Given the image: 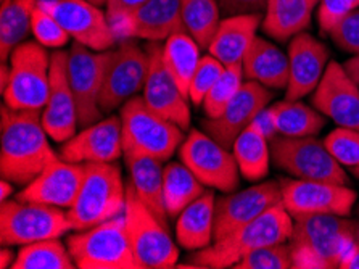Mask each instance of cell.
Returning <instances> with one entry per match:
<instances>
[{
  "label": "cell",
  "mask_w": 359,
  "mask_h": 269,
  "mask_svg": "<svg viewBox=\"0 0 359 269\" xmlns=\"http://www.w3.org/2000/svg\"><path fill=\"white\" fill-rule=\"evenodd\" d=\"M147 0H108L107 15L113 26L121 23L124 18L133 15L135 10H139Z\"/></svg>",
  "instance_id": "cell-45"
},
{
  "label": "cell",
  "mask_w": 359,
  "mask_h": 269,
  "mask_svg": "<svg viewBox=\"0 0 359 269\" xmlns=\"http://www.w3.org/2000/svg\"><path fill=\"white\" fill-rule=\"evenodd\" d=\"M292 230L293 218L285 210V206L279 203L226 237L215 240L210 247L197 250L189 256V263L192 268H233L242 258L255 250L288 242Z\"/></svg>",
  "instance_id": "cell-3"
},
{
  "label": "cell",
  "mask_w": 359,
  "mask_h": 269,
  "mask_svg": "<svg viewBox=\"0 0 359 269\" xmlns=\"http://www.w3.org/2000/svg\"><path fill=\"white\" fill-rule=\"evenodd\" d=\"M86 2H89L92 5H97V7H107L108 0H86Z\"/></svg>",
  "instance_id": "cell-52"
},
{
  "label": "cell",
  "mask_w": 359,
  "mask_h": 269,
  "mask_svg": "<svg viewBox=\"0 0 359 269\" xmlns=\"http://www.w3.org/2000/svg\"><path fill=\"white\" fill-rule=\"evenodd\" d=\"M359 235V226L346 216L314 215L293 219L290 247L295 269L340 268Z\"/></svg>",
  "instance_id": "cell-2"
},
{
  "label": "cell",
  "mask_w": 359,
  "mask_h": 269,
  "mask_svg": "<svg viewBox=\"0 0 359 269\" xmlns=\"http://www.w3.org/2000/svg\"><path fill=\"white\" fill-rule=\"evenodd\" d=\"M329 34L341 52L359 55V8L344 16L332 27Z\"/></svg>",
  "instance_id": "cell-42"
},
{
  "label": "cell",
  "mask_w": 359,
  "mask_h": 269,
  "mask_svg": "<svg viewBox=\"0 0 359 269\" xmlns=\"http://www.w3.org/2000/svg\"><path fill=\"white\" fill-rule=\"evenodd\" d=\"M123 155L137 153L168 162L182 144L184 134L177 124L168 122L135 96L121 107Z\"/></svg>",
  "instance_id": "cell-5"
},
{
  "label": "cell",
  "mask_w": 359,
  "mask_h": 269,
  "mask_svg": "<svg viewBox=\"0 0 359 269\" xmlns=\"http://www.w3.org/2000/svg\"><path fill=\"white\" fill-rule=\"evenodd\" d=\"M124 160L128 163L130 181L135 194L142 200L155 216L168 226V211L163 197V162L156 158L137 155V153H124Z\"/></svg>",
  "instance_id": "cell-29"
},
{
  "label": "cell",
  "mask_w": 359,
  "mask_h": 269,
  "mask_svg": "<svg viewBox=\"0 0 359 269\" xmlns=\"http://www.w3.org/2000/svg\"><path fill=\"white\" fill-rule=\"evenodd\" d=\"M86 164L72 163L60 155L47 164L16 199L21 202L42 203L57 208H69L83 185Z\"/></svg>",
  "instance_id": "cell-21"
},
{
  "label": "cell",
  "mask_w": 359,
  "mask_h": 269,
  "mask_svg": "<svg viewBox=\"0 0 359 269\" xmlns=\"http://www.w3.org/2000/svg\"><path fill=\"white\" fill-rule=\"evenodd\" d=\"M76 263L58 239L21 245L12 269H74Z\"/></svg>",
  "instance_id": "cell-35"
},
{
  "label": "cell",
  "mask_w": 359,
  "mask_h": 269,
  "mask_svg": "<svg viewBox=\"0 0 359 269\" xmlns=\"http://www.w3.org/2000/svg\"><path fill=\"white\" fill-rule=\"evenodd\" d=\"M263 21V13L233 15L221 20L208 51L224 67L242 65L245 55L258 37V27Z\"/></svg>",
  "instance_id": "cell-25"
},
{
  "label": "cell",
  "mask_w": 359,
  "mask_h": 269,
  "mask_svg": "<svg viewBox=\"0 0 359 269\" xmlns=\"http://www.w3.org/2000/svg\"><path fill=\"white\" fill-rule=\"evenodd\" d=\"M118 37L161 42L177 31H186L181 0H147L133 15L113 26Z\"/></svg>",
  "instance_id": "cell-24"
},
{
  "label": "cell",
  "mask_w": 359,
  "mask_h": 269,
  "mask_svg": "<svg viewBox=\"0 0 359 269\" xmlns=\"http://www.w3.org/2000/svg\"><path fill=\"white\" fill-rule=\"evenodd\" d=\"M0 200H8L10 195L13 194V183H10L7 179H2V184H0Z\"/></svg>",
  "instance_id": "cell-51"
},
{
  "label": "cell",
  "mask_w": 359,
  "mask_h": 269,
  "mask_svg": "<svg viewBox=\"0 0 359 269\" xmlns=\"http://www.w3.org/2000/svg\"><path fill=\"white\" fill-rule=\"evenodd\" d=\"M351 173H353V174H355V176H358V178H359V166H356V168H353V169H351Z\"/></svg>",
  "instance_id": "cell-53"
},
{
  "label": "cell",
  "mask_w": 359,
  "mask_h": 269,
  "mask_svg": "<svg viewBox=\"0 0 359 269\" xmlns=\"http://www.w3.org/2000/svg\"><path fill=\"white\" fill-rule=\"evenodd\" d=\"M50 58V91L42 110V124L48 137L55 142H67L79 126L78 105L68 79V52L55 51Z\"/></svg>",
  "instance_id": "cell-18"
},
{
  "label": "cell",
  "mask_w": 359,
  "mask_h": 269,
  "mask_svg": "<svg viewBox=\"0 0 359 269\" xmlns=\"http://www.w3.org/2000/svg\"><path fill=\"white\" fill-rule=\"evenodd\" d=\"M41 5L55 16L74 42L83 44L95 52L116 47L118 36L102 7L86 0H52Z\"/></svg>",
  "instance_id": "cell-15"
},
{
  "label": "cell",
  "mask_w": 359,
  "mask_h": 269,
  "mask_svg": "<svg viewBox=\"0 0 359 269\" xmlns=\"http://www.w3.org/2000/svg\"><path fill=\"white\" fill-rule=\"evenodd\" d=\"M10 81V65L2 63V68H0V91H5L8 86Z\"/></svg>",
  "instance_id": "cell-50"
},
{
  "label": "cell",
  "mask_w": 359,
  "mask_h": 269,
  "mask_svg": "<svg viewBox=\"0 0 359 269\" xmlns=\"http://www.w3.org/2000/svg\"><path fill=\"white\" fill-rule=\"evenodd\" d=\"M2 2H4V0H2Z\"/></svg>",
  "instance_id": "cell-54"
},
{
  "label": "cell",
  "mask_w": 359,
  "mask_h": 269,
  "mask_svg": "<svg viewBox=\"0 0 359 269\" xmlns=\"http://www.w3.org/2000/svg\"><path fill=\"white\" fill-rule=\"evenodd\" d=\"M221 13L226 16L233 15H253L264 13L268 7V0H216Z\"/></svg>",
  "instance_id": "cell-44"
},
{
  "label": "cell",
  "mask_w": 359,
  "mask_h": 269,
  "mask_svg": "<svg viewBox=\"0 0 359 269\" xmlns=\"http://www.w3.org/2000/svg\"><path fill=\"white\" fill-rule=\"evenodd\" d=\"M243 76L247 81H257L268 89H287L290 63L276 44L264 37H257L242 62Z\"/></svg>",
  "instance_id": "cell-26"
},
{
  "label": "cell",
  "mask_w": 359,
  "mask_h": 269,
  "mask_svg": "<svg viewBox=\"0 0 359 269\" xmlns=\"http://www.w3.org/2000/svg\"><path fill=\"white\" fill-rule=\"evenodd\" d=\"M290 76L285 100H300L316 91L329 65V51L308 32H302L288 44Z\"/></svg>",
  "instance_id": "cell-23"
},
{
  "label": "cell",
  "mask_w": 359,
  "mask_h": 269,
  "mask_svg": "<svg viewBox=\"0 0 359 269\" xmlns=\"http://www.w3.org/2000/svg\"><path fill=\"white\" fill-rule=\"evenodd\" d=\"M10 81L2 92L4 103L12 110H37L46 107L50 91L52 58L37 41L20 44L10 55Z\"/></svg>",
  "instance_id": "cell-8"
},
{
  "label": "cell",
  "mask_w": 359,
  "mask_h": 269,
  "mask_svg": "<svg viewBox=\"0 0 359 269\" xmlns=\"http://www.w3.org/2000/svg\"><path fill=\"white\" fill-rule=\"evenodd\" d=\"M67 247L79 269H139L129 242L124 213L69 235Z\"/></svg>",
  "instance_id": "cell-7"
},
{
  "label": "cell",
  "mask_w": 359,
  "mask_h": 269,
  "mask_svg": "<svg viewBox=\"0 0 359 269\" xmlns=\"http://www.w3.org/2000/svg\"><path fill=\"white\" fill-rule=\"evenodd\" d=\"M313 105L340 128L359 131V84L344 65L329 62L313 94Z\"/></svg>",
  "instance_id": "cell-19"
},
{
  "label": "cell",
  "mask_w": 359,
  "mask_h": 269,
  "mask_svg": "<svg viewBox=\"0 0 359 269\" xmlns=\"http://www.w3.org/2000/svg\"><path fill=\"white\" fill-rule=\"evenodd\" d=\"M181 162L205 188L229 194L238 189L241 171L233 153L222 147L205 131L192 129L179 147Z\"/></svg>",
  "instance_id": "cell-11"
},
{
  "label": "cell",
  "mask_w": 359,
  "mask_h": 269,
  "mask_svg": "<svg viewBox=\"0 0 359 269\" xmlns=\"http://www.w3.org/2000/svg\"><path fill=\"white\" fill-rule=\"evenodd\" d=\"M184 27L201 48H208L221 23L216 0H181Z\"/></svg>",
  "instance_id": "cell-36"
},
{
  "label": "cell",
  "mask_w": 359,
  "mask_h": 269,
  "mask_svg": "<svg viewBox=\"0 0 359 269\" xmlns=\"http://www.w3.org/2000/svg\"><path fill=\"white\" fill-rule=\"evenodd\" d=\"M236 269H290L293 268L288 242L268 245L248 254L237 263Z\"/></svg>",
  "instance_id": "cell-41"
},
{
  "label": "cell",
  "mask_w": 359,
  "mask_h": 269,
  "mask_svg": "<svg viewBox=\"0 0 359 269\" xmlns=\"http://www.w3.org/2000/svg\"><path fill=\"white\" fill-rule=\"evenodd\" d=\"M32 36L46 48H62L68 44L69 34L50 12H47L41 4L32 12Z\"/></svg>",
  "instance_id": "cell-38"
},
{
  "label": "cell",
  "mask_w": 359,
  "mask_h": 269,
  "mask_svg": "<svg viewBox=\"0 0 359 269\" xmlns=\"http://www.w3.org/2000/svg\"><path fill=\"white\" fill-rule=\"evenodd\" d=\"M215 192H205L190 203L176 223V239L182 249L197 251L215 242Z\"/></svg>",
  "instance_id": "cell-28"
},
{
  "label": "cell",
  "mask_w": 359,
  "mask_h": 269,
  "mask_svg": "<svg viewBox=\"0 0 359 269\" xmlns=\"http://www.w3.org/2000/svg\"><path fill=\"white\" fill-rule=\"evenodd\" d=\"M324 144L341 166L350 169L359 166V131L339 126L325 137Z\"/></svg>",
  "instance_id": "cell-40"
},
{
  "label": "cell",
  "mask_w": 359,
  "mask_h": 269,
  "mask_svg": "<svg viewBox=\"0 0 359 269\" xmlns=\"http://www.w3.org/2000/svg\"><path fill=\"white\" fill-rule=\"evenodd\" d=\"M232 153L238 164V171L247 181L257 183L266 178L271 164V145L269 140L250 124L232 145Z\"/></svg>",
  "instance_id": "cell-32"
},
{
  "label": "cell",
  "mask_w": 359,
  "mask_h": 269,
  "mask_svg": "<svg viewBox=\"0 0 359 269\" xmlns=\"http://www.w3.org/2000/svg\"><path fill=\"white\" fill-rule=\"evenodd\" d=\"M224 70V65L211 53L200 58V63L197 70H195V74L192 81H190L189 87V100L192 102L195 107H201L206 94H208L211 87L216 84L217 79L221 78Z\"/></svg>",
  "instance_id": "cell-39"
},
{
  "label": "cell",
  "mask_w": 359,
  "mask_h": 269,
  "mask_svg": "<svg viewBox=\"0 0 359 269\" xmlns=\"http://www.w3.org/2000/svg\"><path fill=\"white\" fill-rule=\"evenodd\" d=\"M15 260H16V256L13 255L12 249H10V247H4L2 251H0V268L2 269L12 268Z\"/></svg>",
  "instance_id": "cell-48"
},
{
  "label": "cell",
  "mask_w": 359,
  "mask_h": 269,
  "mask_svg": "<svg viewBox=\"0 0 359 269\" xmlns=\"http://www.w3.org/2000/svg\"><path fill=\"white\" fill-rule=\"evenodd\" d=\"M149 73V53L135 39H123L110 51L100 96L103 113L121 108L144 91Z\"/></svg>",
  "instance_id": "cell-12"
},
{
  "label": "cell",
  "mask_w": 359,
  "mask_h": 269,
  "mask_svg": "<svg viewBox=\"0 0 359 269\" xmlns=\"http://www.w3.org/2000/svg\"><path fill=\"white\" fill-rule=\"evenodd\" d=\"M126 208V185L115 163L86 164L83 185L67 215L73 230H86L121 216Z\"/></svg>",
  "instance_id": "cell-4"
},
{
  "label": "cell",
  "mask_w": 359,
  "mask_h": 269,
  "mask_svg": "<svg viewBox=\"0 0 359 269\" xmlns=\"http://www.w3.org/2000/svg\"><path fill=\"white\" fill-rule=\"evenodd\" d=\"M341 269H359V235L355 240V244L351 245V249L348 250L344 261L340 263Z\"/></svg>",
  "instance_id": "cell-47"
},
{
  "label": "cell",
  "mask_w": 359,
  "mask_h": 269,
  "mask_svg": "<svg viewBox=\"0 0 359 269\" xmlns=\"http://www.w3.org/2000/svg\"><path fill=\"white\" fill-rule=\"evenodd\" d=\"M271 98H273V92L268 87L257 81L243 82L241 91L219 117L213 119L206 118L205 122H201L203 131L222 147L232 148L238 134L253 123L261 110L268 107Z\"/></svg>",
  "instance_id": "cell-20"
},
{
  "label": "cell",
  "mask_w": 359,
  "mask_h": 269,
  "mask_svg": "<svg viewBox=\"0 0 359 269\" xmlns=\"http://www.w3.org/2000/svg\"><path fill=\"white\" fill-rule=\"evenodd\" d=\"M320 0H268L261 29L277 42H288L306 32Z\"/></svg>",
  "instance_id": "cell-27"
},
{
  "label": "cell",
  "mask_w": 359,
  "mask_h": 269,
  "mask_svg": "<svg viewBox=\"0 0 359 269\" xmlns=\"http://www.w3.org/2000/svg\"><path fill=\"white\" fill-rule=\"evenodd\" d=\"M0 117V174L23 188L58 155L48 144L41 112L4 103Z\"/></svg>",
  "instance_id": "cell-1"
},
{
  "label": "cell",
  "mask_w": 359,
  "mask_h": 269,
  "mask_svg": "<svg viewBox=\"0 0 359 269\" xmlns=\"http://www.w3.org/2000/svg\"><path fill=\"white\" fill-rule=\"evenodd\" d=\"M344 67L348 71V74L359 84V55H355L351 60H348Z\"/></svg>",
  "instance_id": "cell-49"
},
{
  "label": "cell",
  "mask_w": 359,
  "mask_h": 269,
  "mask_svg": "<svg viewBox=\"0 0 359 269\" xmlns=\"http://www.w3.org/2000/svg\"><path fill=\"white\" fill-rule=\"evenodd\" d=\"M73 230L67 211L42 203L4 200L0 206V244L28 245L47 239H60Z\"/></svg>",
  "instance_id": "cell-9"
},
{
  "label": "cell",
  "mask_w": 359,
  "mask_h": 269,
  "mask_svg": "<svg viewBox=\"0 0 359 269\" xmlns=\"http://www.w3.org/2000/svg\"><path fill=\"white\" fill-rule=\"evenodd\" d=\"M205 185L182 162H172L165 166L163 174V197L170 218H177L190 203L205 194Z\"/></svg>",
  "instance_id": "cell-33"
},
{
  "label": "cell",
  "mask_w": 359,
  "mask_h": 269,
  "mask_svg": "<svg viewBox=\"0 0 359 269\" xmlns=\"http://www.w3.org/2000/svg\"><path fill=\"white\" fill-rule=\"evenodd\" d=\"M200 46L187 31H177L163 46V62L179 89L189 97V87L200 63Z\"/></svg>",
  "instance_id": "cell-31"
},
{
  "label": "cell",
  "mask_w": 359,
  "mask_h": 269,
  "mask_svg": "<svg viewBox=\"0 0 359 269\" xmlns=\"http://www.w3.org/2000/svg\"><path fill=\"white\" fill-rule=\"evenodd\" d=\"M269 145L276 166L295 179L350 184L344 166L332 157L324 142L314 136H276Z\"/></svg>",
  "instance_id": "cell-10"
},
{
  "label": "cell",
  "mask_w": 359,
  "mask_h": 269,
  "mask_svg": "<svg viewBox=\"0 0 359 269\" xmlns=\"http://www.w3.org/2000/svg\"><path fill=\"white\" fill-rule=\"evenodd\" d=\"M356 8H359V0H320L318 8L320 29L329 32L344 16Z\"/></svg>",
  "instance_id": "cell-43"
},
{
  "label": "cell",
  "mask_w": 359,
  "mask_h": 269,
  "mask_svg": "<svg viewBox=\"0 0 359 269\" xmlns=\"http://www.w3.org/2000/svg\"><path fill=\"white\" fill-rule=\"evenodd\" d=\"M243 70L242 65H232V67H226L224 73L217 79L216 84L211 87L208 94H206L201 107L205 110L206 118H217L224 112V108L229 105V102L243 84Z\"/></svg>",
  "instance_id": "cell-37"
},
{
  "label": "cell",
  "mask_w": 359,
  "mask_h": 269,
  "mask_svg": "<svg viewBox=\"0 0 359 269\" xmlns=\"http://www.w3.org/2000/svg\"><path fill=\"white\" fill-rule=\"evenodd\" d=\"M39 0H4L0 5V58L7 63L10 55L32 34V12Z\"/></svg>",
  "instance_id": "cell-30"
},
{
  "label": "cell",
  "mask_w": 359,
  "mask_h": 269,
  "mask_svg": "<svg viewBox=\"0 0 359 269\" xmlns=\"http://www.w3.org/2000/svg\"><path fill=\"white\" fill-rule=\"evenodd\" d=\"M121 155L123 129L119 117H108L87 126L60 148V158L79 164L115 163Z\"/></svg>",
  "instance_id": "cell-22"
},
{
  "label": "cell",
  "mask_w": 359,
  "mask_h": 269,
  "mask_svg": "<svg viewBox=\"0 0 359 269\" xmlns=\"http://www.w3.org/2000/svg\"><path fill=\"white\" fill-rule=\"evenodd\" d=\"M124 219L139 269H166L176 265L179 250L168 226L139 199L130 183L126 184Z\"/></svg>",
  "instance_id": "cell-6"
},
{
  "label": "cell",
  "mask_w": 359,
  "mask_h": 269,
  "mask_svg": "<svg viewBox=\"0 0 359 269\" xmlns=\"http://www.w3.org/2000/svg\"><path fill=\"white\" fill-rule=\"evenodd\" d=\"M279 203H282L279 181H266L219 197L215 208V240L226 237Z\"/></svg>",
  "instance_id": "cell-16"
},
{
  "label": "cell",
  "mask_w": 359,
  "mask_h": 269,
  "mask_svg": "<svg viewBox=\"0 0 359 269\" xmlns=\"http://www.w3.org/2000/svg\"><path fill=\"white\" fill-rule=\"evenodd\" d=\"M252 126H255V128H257L269 142L273 140L276 136H279L277 134L276 119H274V114H273V110H271V107H266L264 110H261V112L258 113V117L253 119Z\"/></svg>",
  "instance_id": "cell-46"
},
{
  "label": "cell",
  "mask_w": 359,
  "mask_h": 269,
  "mask_svg": "<svg viewBox=\"0 0 359 269\" xmlns=\"http://www.w3.org/2000/svg\"><path fill=\"white\" fill-rule=\"evenodd\" d=\"M276 119L277 134L284 137L316 136L325 126V117L319 110L298 100L277 102L271 107Z\"/></svg>",
  "instance_id": "cell-34"
},
{
  "label": "cell",
  "mask_w": 359,
  "mask_h": 269,
  "mask_svg": "<svg viewBox=\"0 0 359 269\" xmlns=\"http://www.w3.org/2000/svg\"><path fill=\"white\" fill-rule=\"evenodd\" d=\"M110 51L95 52L74 42L68 52V79L78 105L79 126L83 128L102 119L100 96Z\"/></svg>",
  "instance_id": "cell-14"
},
{
  "label": "cell",
  "mask_w": 359,
  "mask_h": 269,
  "mask_svg": "<svg viewBox=\"0 0 359 269\" xmlns=\"http://www.w3.org/2000/svg\"><path fill=\"white\" fill-rule=\"evenodd\" d=\"M282 205L293 219L314 215L350 216L356 203V192L346 184L324 181L282 179Z\"/></svg>",
  "instance_id": "cell-13"
},
{
  "label": "cell",
  "mask_w": 359,
  "mask_h": 269,
  "mask_svg": "<svg viewBox=\"0 0 359 269\" xmlns=\"http://www.w3.org/2000/svg\"><path fill=\"white\" fill-rule=\"evenodd\" d=\"M145 51L149 53V73L142 98L154 112L187 131L190 128L189 97L179 89L163 62V46L160 42H149Z\"/></svg>",
  "instance_id": "cell-17"
}]
</instances>
